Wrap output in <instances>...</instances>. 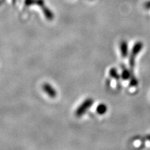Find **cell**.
<instances>
[{"label":"cell","mask_w":150,"mask_h":150,"mask_svg":"<svg viewBox=\"0 0 150 150\" xmlns=\"http://www.w3.org/2000/svg\"><path fill=\"white\" fill-rule=\"evenodd\" d=\"M109 74H110V76L112 78L115 79V80H116L117 81H118L120 79V74L117 71L116 68H112L110 69V71H109Z\"/></svg>","instance_id":"obj_6"},{"label":"cell","mask_w":150,"mask_h":150,"mask_svg":"<svg viewBox=\"0 0 150 150\" xmlns=\"http://www.w3.org/2000/svg\"><path fill=\"white\" fill-rule=\"evenodd\" d=\"M25 3L26 6H30L36 4L38 5L43 6L44 5V1L43 0H26Z\"/></svg>","instance_id":"obj_9"},{"label":"cell","mask_w":150,"mask_h":150,"mask_svg":"<svg viewBox=\"0 0 150 150\" xmlns=\"http://www.w3.org/2000/svg\"><path fill=\"white\" fill-rule=\"evenodd\" d=\"M126 41H121L120 45V48L122 57L126 58L128 54V46Z\"/></svg>","instance_id":"obj_4"},{"label":"cell","mask_w":150,"mask_h":150,"mask_svg":"<svg viewBox=\"0 0 150 150\" xmlns=\"http://www.w3.org/2000/svg\"><path fill=\"white\" fill-rule=\"evenodd\" d=\"M93 102L94 101L92 98H88L86 100H84L77 108L76 112H75V115L77 117H81L88 111V110L91 107Z\"/></svg>","instance_id":"obj_2"},{"label":"cell","mask_w":150,"mask_h":150,"mask_svg":"<svg viewBox=\"0 0 150 150\" xmlns=\"http://www.w3.org/2000/svg\"><path fill=\"white\" fill-rule=\"evenodd\" d=\"M43 11L45 17L49 20H52L54 18V15L53 12L50 9L46 7H43Z\"/></svg>","instance_id":"obj_8"},{"label":"cell","mask_w":150,"mask_h":150,"mask_svg":"<svg viewBox=\"0 0 150 150\" xmlns=\"http://www.w3.org/2000/svg\"><path fill=\"white\" fill-rule=\"evenodd\" d=\"M42 88H43V91L48 95L49 97L54 98L57 96V92H56V90L49 83H44Z\"/></svg>","instance_id":"obj_3"},{"label":"cell","mask_w":150,"mask_h":150,"mask_svg":"<svg viewBox=\"0 0 150 150\" xmlns=\"http://www.w3.org/2000/svg\"><path fill=\"white\" fill-rule=\"evenodd\" d=\"M121 68H122V73H121L122 79H123L124 81L128 80V79H130L131 74H133V73H131V70L129 71V69H127V68L125 67V66L123 64L121 66Z\"/></svg>","instance_id":"obj_5"},{"label":"cell","mask_w":150,"mask_h":150,"mask_svg":"<svg viewBox=\"0 0 150 150\" xmlns=\"http://www.w3.org/2000/svg\"><path fill=\"white\" fill-rule=\"evenodd\" d=\"M129 80V86L131 87H137L138 84V81L137 78L135 77L134 74H131Z\"/></svg>","instance_id":"obj_10"},{"label":"cell","mask_w":150,"mask_h":150,"mask_svg":"<svg viewBox=\"0 0 150 150\" xmlns=\"http://www.w3.org/2000/svg\"><path fill=\"white\" fill-rule=\"evenodd\" d=\"M107 110H108L107 106L105 104H103V103L100 104L96 108V112L100 115L105 114L107 112Z\"/></svg>","instance_id":"obj_7"},{"label":"cell","mask_w":150,"mask_h":150,"mask_svg":"<svg viewBox=\"0 0 150 150\" xmlns=\"http://www.w3.org/2000/svg\"><path fill=\"white\" fill-rule=\"evenodd\" d=\"M146 138H147V139L150 142V135H148Z\"/></svg>","instance_id":"obj_11"},{"label":"cell","mask_w":150,"mask_h":150,"mask_svg":"<svg viewBox=\"0 0 150 150\" xmlns=\"http://www.w3.org/2000/svg\"><path fill=\"white\" fill-rule=\"evenodd\" d=\"M143 47V43L141 41H138L134 44V45L133 47V49L131 50V53L130 54V57L129 59V67L131 68V71L132 73L133 69L135 65V59L137 58V55L141 52V51L142 50Z\"/></svg>","instance_id":"obj_1"}]
</instances>
